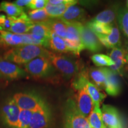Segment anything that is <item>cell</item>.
<instances>
[{"label":"cell","instance_id":"obj_17","mask_svg":"<svg viewBox=\"0 0 128 128\" xmlns=\"http://www.w3.org/2000/svg\"><path fill=\"white\" fill-rule=\"evenodd\" d=\"M0 44L4 47L24 45L23 35L10 32L0 31Z\"/></svg>","mask_w":128,"mask_h":128},{"label":"cell","instance_id":"obj_9","mask_svg":"<svg viewBox=\"0 0 128 128\" xmlns=\"http://www.w3.org/2000/svg\"><path fill=\"white\" fill-rule=\"evenodd\" d=\"M80 32L81 40L85 49L92 52H98L102 50V44L98 38L87 25L82 24Z\"/></svg>","mask_w":128,"mask_h":128},{"label":"cell","instance_id":"obj_19","mask_svg":"<svg viewBox=\"0 0 128 128\" xmlns=\"http://www.w3.org/2000/svg\"><path fill=\"white\" fill-rule=\"evenodd\" d=\"M48 26L49 27L51 32L55 33L63 39L66 38L67 25L66 23L60 18H50L46 22Z\"/></svg>","mask_w":128,"mask_h":128},{"label":"cell","instance_id":"obj_33","mask_svg":"<svg viewBox=\"0 0 128 128\" xmlns=\"http://www.w3.org/2000/svg\"><path fill=\"white\" fill-rule=\"evenodd\" d=\"M64 40H65L66 46L68 48L69 51L73 53L75 55H78L80 54V52L85 49L81 41L75 42L66 39H65Z\"/></svg>","mask_w":128,"mask_h":128},{"label":"cell","instance_id":"obj_7","mask_svg":"<svg viewBox=\"0 0 128 128\" xmlns=\"http://www.w3.org/2000/svg\"><path fill=\"white\" fill-rule=\"evenodd\" d=\"M51 111L45 102L33 112L29 128H49L51 122Z\"/></svg>","mask_w":128,"mask_h":128},{"label":"cell","instance_id":"obj_40","mask_svg":"<svg viewBox=\"0 0 128 128\" xmlns=\"http://www.w3.org/2000/svg\"><path fill=\"white\" fill-rule=\"evenodd\" d=\"M1 76H1V75H0V78H1Z\"/></svg>","mask_w":128,"mask_h":128},{"label":"cell","instance_id":"obj_23","mask_svg":"<svg viewBox=\"0 0 128 128\" xmlns=\"http://www.w3.org/2000/svg\"><path fill=\"white\" fill-rule=\"evenodd\" d=\"M87 119L92 128H107L103 123L102 112L100 107L94 106Z\"/></svg>","mask_w":128,"mask_h":128},{"label":"cell","instance_id":"obj_24","mask_svg":"<svg viewBox=\"0 0 128 128\" xmlns=\"http://www.w3.org/2000/svg\"><path fill=\"white\" fill-rule=\"evenodd\" d=\"M49 48H50L52 50L60 53L70 52L64 39L52 32L49 40Z\"/></svg>","mask_w":128,"mask_h":128},{"label":"cell","instance_id":"obj_3","mask_svg":"<svg viewBox=\"0 0 128 128\" xmlns=\"http://www.w3.org/2000/svg\"><path fill=\"white\" fill-rule=\"evenodd\" d=\"M48 58L52 65L67 79L76 76L79 72L78 64L70 58L50 51L48 54Z\"/></svg>","mask_w":128,"mask_h":128},{"label":"cell","instance_id":"obj_1","mask_svg":"<svg viewBox=\"0 0 128 128\" xmlns=\"http://www.w3.org/2000/svg\"><path fill=\"white\" fill-rule=\"evenodd\" d=\"M49 50L43 46L25 44L12 48L4 54V59L12 63L25 64L40 56L48 57Z\"/></svg>","mask_w":128,"mask_h":128},{"label":"cell","instance_id":"obj_27","mask_svg":"<svg viewBox=\"0 0 128 128\" xmlns=\"http://www.w3.org/2000/svg\"><path fill=\"white\" fill-rule=\"evenodd\" d=\"M28 17L34 23H46L50 19L44 8L30 11L28 12Z\"/></svg>","mask_w":128,"mask_h":128},{"label":"cell","instance_id":"obj_38","mask_svg":"<svg viewBox=\"0 0 128 128\" xmlns=\"http://www.w3.org/2000/svg\"><path fill=\"white\" fill-rule=\"evenodd\" d=\"M126 60H127V63H128V55L127 54V55H126Z\"/></svg>","mask_w":128,"mask_h":128},{"label":"cell","instance_id":"obj_31","mask_svg":"<svg viewBox=\"0 0 128 128\" xmlns=\"http://www.w3.org/2000/svg\"><path fill=\"white\" fill-rule=\"evenodd\" d=\"M92 61L97 66H112L114 65V62L109 56L102 54H97L91 57Z\"/></svg>","mask_w":128,"mask_h":128},{"label":"cell","instance_id":"obj_20","mask_svg":"<svg viewBox=\"0 0 128 128\" xmlns=\"http://www.w3.org/2000/svg\"><path fill=\"white\" fill-rule=\"evenodd\" d=\"M88 74L98 88L105 89L106 75L104 67L92 68L90 70Z\"/></svg>","mask_w":128,"mask_h":128},{"label":"cell","instance_id":"obj_21","mask_svg":"<svg viewBox=\"0 0 128 128\" xmlns=\"http://www.w3.org/2000/svg\"><path fill=\"white\" fill-rule=\"evenodd\" d=\"M0 12H6L8 17L18 18L24 13L23 8H21L14 3L2 1L0 4Z\"/></svg>","mask_w":128,"mask_h":128},{"label":"cell","instance_id":"obj_25","mask_svg":"<svg viewBox=\"0 0 128 128\" xmlns=\"http://www.w3.org/2000/svg\"><path fill=\"white\" fill-rule=\"evenodd\" d=\"M108 48L113 49L114 48H120L121 45L120 34L116 24H113L111 32L109 34L106 35Z\"/></svg>","mask_w":128,"mask_h":128},{"label":"cell","instance_id":"obj_18","mask_svg":"<svg viewBox=\"0 0 128 128\" xmlns=\"http://www.w3.org/2000/svg\"><path fill=\"white\" fill-rule=\"evenodd\" d=\"M118 9L117 7L108 8L98 13L92 20L104 24L110 25L113 24V22L117 17Z\"/></svg>","mask_w":128,"mask_h":128},{"label":"cell","instance_id":"obj_2","mask_svg":"<svg viewBox=\"0 0 128 128\" xmlns=\"http://www.w3.org/2000/svg\"><path fill=\"white\" fill-rule=\"evenodd\" d=\"M64 128H92L87 118L79 112L75 100H67L64 110Z\"/></svg>","mask_w":128,"mask_h":128},{"label":"cell","instance_id":"obj_15","mask_svg":"<svg viewBox=\"0 0 128 128\" xmlns=\"http://www.w3.org/2000/svg\"><path fill=\"white\" fill-rule=\"evenodd\" d=\"M86 11L82 8L74 5L69 7L59 18L65 23H81L86 18Z\"/></svg>","mask_w":128,"mask_h":128},{"label":"cell","instance_id":"obj_4","mask_svg":"<svg viewBox=\"0 0 128 128\" xmlns=\"http://www.w3.org/2000/svg\"><path fill=\"white\" fill-rule=\"evenodd\" d=\"M25 71L35 77H44L52 72V64L46 56H40L24 65Z\"/></svg>","mask_w":128,"mask_h":128},{"label":"cell","instance_id":"obj_29","mask_svg":"<svg viewBox=\"0 0 128 128\" xmlns=\"http://www.w3.org/2000/svg\"><path fill=\"white\" fill-rule=\"evenodd\" d=\"M88 28L94 32V33L97 34H102L108 35L111 32L112 24L108 25L104 24L99 23V22H95V21L91 20L87 24Z\"/></svg>","mask_w":128,"mask_h":128},{"label":"cell","instance_id":"obj_28","mask_svg":"<svg viewBox=\"0 0 128 128\" xmlns=\"http://www.w3.org/2000/svg\"><path fill=\"white\" fill-rule=\"evenodd\" d=\"M117 19L120 28L128 39V10L126 8L118 10Z\"/></svg>","mask_w":128,"mask_h":128},{"label":"cell","instance_id":"obj_11","mask_svg":"<svg viewBox=\"0 0 128 128\" xmlns=\"http://www.w3.org/2000/svg\"><path fill=\"white\" fill-rule=\"evenodd\" d=\"M75 102L80 113L85 118H88L93 109L94 105L86 88L77 91Z\"/></svg>","mask_w":128,"mask_h":128},{"label":"cell","instance_id":"obj_22","mask_svg":"<svg viewBox=\"0 0 128 128\" xmlns=\"http://www.w3.org/2000/svg\"><path fill=\"white\" fill-rule=\"evenodd\" d=\"M86 89L92 98L94 106L100 107L101 103L106 97V95L103 92H101L98 88L90 81L87 83Z\"/></svg>","mask_w":128,"mask_h":128},{"label":"cell","instance_id":"obj_39","mask_svg":"<svg viewBox=\"0 0 128 128\" xmlns=\"http://www.w3.org/2000/svg\"><path fill=\"white\" fill-rule=\"evenodd\" d=\"M126 4H127V7L128 8V1H127V2H126Z\"/></svg>","mask_w":128,"mask_h":128},{"label":"cell","instance_id":"obj_26","mask_svg":"<svg viewBox=\"0 0 128 128\" xmlns=\"http://www.w3.org/2000/svg\"><path fill=\"white\" fill-rule=\"evenodd\" d=\"M67 25L66 40L71 41H81L80 38V29L81 23H66ZM65 40V39H64Z\"/></svg>","mask_w":128,"mask_h":128},{"label":"cell","instance_id":"obj_32","mask_svg":"<svg viewBox=\"0 0 128 128\" xmlns=\"http://www.w3.org/2000/svg\"><path fill=\"white\" fill-rule=\"evenodd\" d=\"M33 112L20 110L18 120L16 128H29Z\"/></svg>","mask_w":128,"mask_h":128},{"label":"cell","instance_id":"obj_36","mask_svg":"<svg viewBox=\"0 0 128 128\" xmlns=\"http://www.w3.org/2000/svg\"><path fill=\"white\" fill-rule=\"evenodd\" d=\"M30 1L31 0H17L14 3L18 7L23 8V7H28Z\"/></svg>","mask_w":128,"mask_h":128},{"label":"cell","instance_id":"obj_5","mask_svg":"<svg viewBox=\"0 0 128 128\" xmlns=\"http://www.w3.org/2000/svg\"><path fill=\"white\" fill-rule=\"evenodd\" d=\"M13 99L20 110L34 112L44 103V101L33 92H20L14 96Z\"/></svg>","mask_w":128,"mask_h":128},{"label":"cell","instance_id":"obj_10","mask_svg":"<svg viewBox=\"0 0 128 128\" xmlns=\"http://www.w3.org/2000/svg\"><path fill=\"white\" fill-rule=\"evenodd\" d=\"M0 75L8 79L14 80L25 76L26 72L16 64L0 56Z\"/></svg>","mask_w":128,"mask_h":128},{"label":"cell","instance_id":"obj_30","mask_svg":"<svg viewBox=\"0 0 128 128\" xmlns=\"http://www.w3.org/2000/svg\"><path fill=\"white\" fill-rule=\"evenodd\" d=\"M89 81V74L86 70H82L78 74L74 80L72 86L74 89L78 91L80 89L86 88Z\"/></svg>","mask_w":128,"mask_h":128},{"label":"cell","instance_id":"obj_6","mask_svg":"<svg viewBox=\"0 0 128 128\" xmlns=\"http://www.w3.org/2000/svg\"><path fill=\"white\" fill-rule=\"evenodd\" d=\"M102 112L103 123L107 128H125L124 119L115 107L104 104Z\"/></svg>","mask_w":128,"mask_h":128},{"label":"cell","instance_id":"obj_35","mask_svg":"<svg viewBox=\"0 0 128 128\" xmlns=\"http://www.w3.org/2000/svg\"><path fill=\"white\" fill-rule=\"evenodd\" d=\"M48 2V1L47 0H31L28 7L31 9L32 10L44 9Z\"/></svg>","mask_w":128,"mask_h":128},{"label":"cell","instance_id":"obj_14","mask_svg":"<svg viewBox=\"0 0 128 128\" xmlns=\"http://www.w3.org/2000/svg\"><path fill=\"white\" fill-rule=\"evenodd\" d=\"M127 52L122 48H114L110 52V58L114 62V65L110 66L113 71L118 74H121L124 65L127 63Z\"/></svg>","mask_w":128,"mask_h":128},{"label":"cell","instance_id":"obj_37","mask_svg":"<svg viewBox=\"0 0 128 128\" xmlns=\"http://www.w3.org/2000/svg\"><path fill=\"white\" fill-rule=\"evenodd\" d=\"M126 48H127V54L128 55V40L127 41V42H126Z\"/></svg>","mask_w":128,"mask_h":128},{"label":"cell","instance_id":"obj_8","mask_svg":"<svg viewBox=\"0 0 128 128\" xmlns=\"http://www.w3.org/2000/svg\"><path fill=\"white\" fill-rule=\"evenodd\" d=\"M20 109L13 99L8 100L1 108V115L4 123L11 128H17Z\"/></svg>","mask_w":128,"mask_h":128},{"label":"cell","instance_id":"obj_13","mask_svg":"<svg viewBox=\"0 0 128 128\" xmlns=\"http://www.w3.org/2000/svg\"><path fill=\"white\" fill-rule=\"evenodd\" d=\"M34 24L24 12L18 18H13L10 32L17 34H27L29 33Z\"/></svg>","mask_w":128,"mask_h":128},{"label":"cell","instance_id":"obj_12","mask_svg":"<svg viewBox=\"0 0 128 128\" xmlns=\"http://www.w3.org/2000/svg\"><path fill=\"white\" fill-rule=\"evenodd\" d=\"M105 70L106 75L105 91L111 96H118L122 90L121 82L118 74L112 71L110 68L105 67Z\"/></svg>","mask_w":128,"mask_h":128},{"label":"cell","instance_id":"obj_34","mask_svg":"<svg viewBox=\"0 0 128 128\" xmlns=\"http://www.w3.org/2000/svg\"><path fill=\"white\" fill-rule=\"evenodd\" d=\"M13 17L0 14V31L10 32Z\"/></svg>","mask_w":128,"mask_h":128},{"label":"cell","instance_id":"obj_16","mask_svg":"<svg viewBox=\"0 0 128 128\" xmlns=\"http://www.w3.org/2000/svg\"><path fill=\"white\" fill-rule=\"evenodd\" d=\"M77 2L75 0H65L63 3L58 5H52L48 2L44 9L50 18H59L69 7L74 6Z\"/></svg>","mask_w":128,"mask_h":128}]
</instances>
